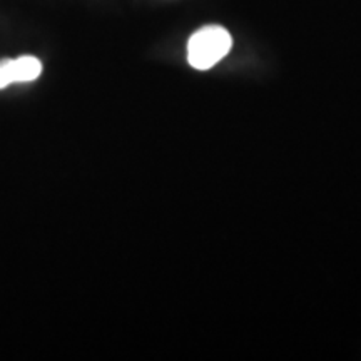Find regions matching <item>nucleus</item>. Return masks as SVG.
Returning a JSON list of instances; mask_svg holds the SVG:
<instances>
[{
  "instance_id": "f257e3e1",
  "label": "nucleus",
  "mask_w": 361,
  "mask_h": 361,
  "mask_svg": "<svg viewBox=\"0 0 361 361\" xmlns=\"http://www.w3.org/2000/svg\"><path fill=\"white\" fill-rule=\"evenodd\" d=\"M233 37L224 27L206 25L196 30L188 42V62L194 69L207 71L228 56Z\"/></svg>"
},
{
  "instance_id": "f03ea898",
  "label": "nucleus",
  "mask_w": 361,
  "mask_h": 361,
  "mask_svg": "<svg viewBox=\"0 0 361 361\" xmlns=\"http://www.w3.org/2000/svg\"><path fill=\"white\" fill-rule=\"evenodd\" d=\"M42 74V62L34 56L0 61V90L16 82H32Z\"/></svg>"
}]
</instances>
